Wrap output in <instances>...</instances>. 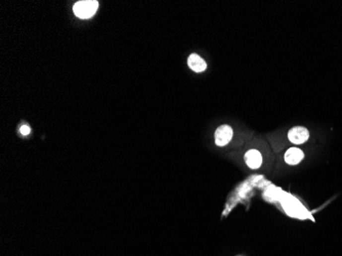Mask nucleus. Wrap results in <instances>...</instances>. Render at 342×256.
I'll list each match as a JSON object with an SVG mask.
<instances>
[{
    "label": "nucleus",
    "mask_w": 342,
    "mask_h": 256,
    "mask_svg": "<svg viewBox=\"0 0 342 256\" xmlns=\"http://www.w3.org/2000/svg\"><path fill=\"white\" fill-rule=\"evenodd\" d=\"M99 2L95 0H83L75 3L73 10L74 13L80 19H89L95 13Z\"/></svg>",
    "instance_id": "1"
},
{
    "label": "nucleus",
    "mask_w": 342,
    "mask_h": 256,
    "mask_svg": "<svg viewBox=\"0 0 342 256\" xmlns=\"http://www.w3.org/2000/svg\"><path fill=\"white\" fill-rule=\"evenodd\" d=\"M215 143L218 147L226 146L233 137V128L229 125H221L215 131Z\"/></svg>",
    "instance_id": "2"
},
{
    "label": "nucleus",
    "mask_w": 342,
    "mask_h": 256,
    "mask_svg": "<svg viewBox=\"0 0 342 256\" xmlns=\"http://www.w3.org/2000/svg\"><path fill=\"white\" fill-rule=\"evenodd\" d=\"M288 138L295 145H301L309 138V132L305 127L296 126L293 127L288 132Z\"/></svg>",
    "instance_id": "3"
},
{
    "label": "nucleus",
    "mask_w": 342,
    "mask_h": 256,
    "mask_svg": "<svg viewBox=\"0 0 342 256\" xmlns=\"http://www.w3.org/2000/svg\"><path fill=\"white\" fill-rule=\"evenodd\" d=\"M245 161L251 169H257L263 164V156L257 150H249L245 154Z\"/></svg>",
    "instance_id": "4"
},
{
    "label": "nucleus",
    "mask_w": 342,
    "mask_h": 256,
    "mask_svg": "<svg viewBox=\"0 0 342 256\" xmlns=\"http://www.w3.org/2000/svg\"><path fill=\"white\" fill-rule=\"evenodd\" d=\"M303 158V152L297 148H290L288 151H286L284 155L285 162L289 165H297L302 161Z\"/></svg>",
    "instance_id": "5"
},
{
    "label": "nucleus",
    "mask_w": 342,
    "mask_h": 256,
    "mask_svg": "<svg viewBox=\"0 0 342 256\" xmlns=\"http://www.w3.org/2000/svg\"><path fill=\"white\" fill-rule=\"evenodd\" d=\"M188 65L189 67L197 73L203 72L206 70L207 68V64L206 62L198 55L196 54H192L189 59H188Z\"/></svg>",
    "instance_id": "6"
},
{
    "label": "nucleus",
    "mask_w": 342,
    "mask_h": 256,
    "mask_svg": "<svg viewBox=\"0 0 342 256\" xmlns=\"http://www.w3.org/2000/svg\"><path fill=\"white\" fill-rule=\"evenodd\" d=\"M20 131H21V133H22L23 135H28V134L30 133V127H29L28 125H23V126L21 127Z\"/></svg>",
    "instance_id": "7"
}]
</instances>
